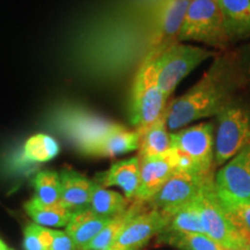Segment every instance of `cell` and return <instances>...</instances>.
<instances>
[{"label": "cell", "mask_w": 250, "mask_h": 250, "mask_svg": "<svg viewBox=\"0 0 250 250\" xmlns=\"http://www.w3.org/2000/svg\"><path fill=\"white\" fill-rule=\"evenodd\" d=\"M168 98L159 87L154 58L146 56L134 79L130 102V122L140 136L165 115Z\"/></svg>", "instance_id": "obj_3"}, {"label": "cell", "mask_w": 250, "mask_h": 250, "mask_svg": "<svg viewBox=\"0 0 250 250\" xmlns=\"http://www.w3.org/2000/svg\"><path fill=\"white\" fill-rule=\"evenodd\" d=\"M248 250H250V248H249V249H248Z\"/></svg>", "instance_id": "obj_35"}, {"label": "cell", "mask_w": 250, "mask_h": 250, "mask_svg": "<svg viewBox=\"0 0 250 250\" xmlns=\"http://www.w3.org/2000/svg\"><path fill=\"white\" fill-rule=\"evenodd\" d=\"M61 152L59 144L54 137L45 133H36L24 142L21 151L15 155L13 165L15 167H28V166L48 162Z\"/></svg>", "instance_id": "obj_17"}, {"label": "cell", "mask_w": 250, "mask_h": 250, "mask_svg": "<svg viewBox=\"0 0 250 250\" xmlns=\"http://www.w3.org/2000/svg\"><path fill=\"white\" fill-rule=\"evenodd\" d=\"M52 234L49 228L30 224L24 229L23 246L26 250H50Z\"/></svg>", "instance_id": "obj_28"}, {"label": "cell", "mask_w": 250, "mask_h": 250, "mask_svg": "<svg viewBox=\"0 0 250 250\" xmlns=\"http://www.w3.org/2000/svg\"><path fill=\"white\" fill-rule=\"evenodd\" d=\"M199 42L219 52L230 44L217 0H191L181 29L179 42Z\"/></svg>", "instance_id": "obj_4"}, {"label": "cell", "mask_w": 250, "mask_h": 250, "mask_svg": "<svg viewBox=\"0 0 250 250\" xmlns=\"http://www.w3.org/2000/svg\"><path fill=\"white\" fill-rule=\"evenodd\" d=\"M147 206V203L137 201L133 199L126 211H124L123 213L116 215L115 218L111 219V221L105 226L103 229L96 235L94 239L87 245L85 248L81 250H109L114 245V242L116 241L117 236L120 235L125 225L127 224V221L131 218L134 217L137 213H139L140 211Z\"/></svg>", "instance_id": "obj_20"}, {"label": "cell", "mask_w": 250, "mask_h": 250, "mask_svg": "<svg viewBox=\"0 0 250 250\" xmlns=\"http://www.w3.org/2000/svg\"><path fill=\"white\" fill-rule=\"evenodd\" d=\"M215 124L204 122L170 133L171 148L179 149L196 165L201 175H212L214 168Z\"/></svg>", "instance_id": "obj_7"}, {"label": "cell", "mask_w": 250, "mask_h": 250, "mask_svg": "<svg viewBox=\"0 0 250 250\" xmlns=\"http://www.w3.org/2000/svg\"><path fill=\"white\" fill-rule=\"evenodd\" d=\"M116 123L88 111L71 109L61 114L59 125L83 154L94 156L96 148Z\"/></svg>", "instance_id": "obj_8"}, {"label": "cell", "mask_w": 250, "mask_h": 250, "mask_svg": "<svg viewBox=\"0 0 250 250\" xmlns=\"http://www.w3.org/2000/svg\"><path fill=\"white\" fill-rule=\"evenodd\" d=\"M237 76L241 81L245 92L250 90V43L230 50Z\"/></svg>", "instance_id": "obj_29"}, {"label": "cell", "mask_w": 250, "mask_h": 250, "mask_svg": "<svg viewBox=\"0 0 250 250\" xmlns=\"http://www.w3.org/2000/svg\"><path fill=\"white\" fill-rule=\"evenodd\" d=\"M169 215L146 206L125 225L109 250H139L152 237L160 235L169 223Z\"/></svg>", "instance_id": "obj_12"}, {"label": "cell", "mask_w": 250, "mask_h": 250, "mask_svg": "<svg viewBox=\"0 0 250 250\" xmlns=\"http://www.w3.org/2000/svg\"><path fill=\"white\" fill-rule=\"evenodd\" d=\"M226 250H248V249H237V248H228Z\"/></svg>", "instance_id": "obj_32"}, {"label": "cell", "mask_w": 250, "mask_h": 250, "mask_svg": "<svg viewBox=\"0 0 250 250\" xmlns=\"http://www.w3.org/2000/svg\"><path fill=\"white\" fill-rule=\"evenodd\" d=\"M246 94H247V96H248V98H249V100H250V90H249V92H247Z\"/></svg>", "instance_id": "obj_33"}, {"label": "cell", "mask_w": 250, "mask_h": 250, "mask_svg": "<svg viewBox=\"0 0 250 250\" xmlns=\"http://www.w3.org/2000/svg\"><path fill=\"white\" fill-rule=\"evenodd\" d=\"M94 182L103 188L120 187L126 198L134 199L140 184V159L133 156L116 162L107 171L96 175Z\"/></svg>", "instance_id": "obj_14"}, {"label": "cell", "mask_w": 250, "mask_h": 250, "mask_svg": "<svg viewBox=\"0 0 250 250\" xmlns=\"http://www.w3.org/2000/svg\"><path fill=\"white\" fill-rule=\"evenodd\" d=\"M214 184L225 204L250 203V145L218 170Z\"/></svg>", "instance_id": "obj_11"}, {"label": "cell", "mask_w": 250, "mask_h": 250, "mask_svg": "<svg viewBox=\"0 0 250 250\" xmlns=\"http://www.w3.org/2000/svg\"><path fill=\"white\" fill-rule=\"evenodd\" d=\"M230 43L250 37V0H217Z\"/></svg>", "instance_id": "obj_16"}, {"label": "cell", "mask_w": 250, "mask_h": 250, "mask_svg": "<svg viewBox=\"0 0 250 250\" xmlns=\"http://www.w3.org/2000/svg\"><path fill=\"white\" fill-rule=\"evenodd\" d=\"M111 219L94 213L90 208L74 212L66 226V233L76 243L77 249L81 250L110 223Z\"/></svg>", "instance_id": "obj_18"}, {"label": "cell", "mask_w": 250, "mask_h": 250, "mask_svg": "<svg viewBox=\"0 0 250 250\" xmlns=\"http://www.w3.org/2000/svg\"><path fill=\"white\" fill-rule=\"evenodd\" d=\"M52 242L50 250H76V243L66 232L51 229Z\"/></svg>", "instance_id": "obj_30"}, {"label": "cell", "mask_w": 250, "mask_h": 250, "mask_svg": "<svg viewBox=\"0 0 250 250\" xmlns=\"http://www.w3.org/2000/svg\"><path fill=\"white\" fill-rule=\"evenodd\" d=\"M59 176L62 183V204L72 213L89 208L95 182L68 168L62 169Z\"/></svg>", "instance_id": "obj_15"}, {"label": "cell", "mask_w": 250, "mask_h": 250, "mask_svg": "<svg viewBox=\"0 0 250 250\" xmlns=\"http://www.w3.org/2000/svg\"><path fill=\"white\" fill-rule=\"evenodd\" d=\"M212 176L213 174L203 176L186 171H176L147 204L151 208L170 217L180 208L195 201L206 181Z\"/></svg>", "instance_id": "obj_9"}, {"label": "cell", "mask_w": 250, "mask_h": 250, "mask_svg": "<svg viewBox=\"0 0 250 250\" xmlns=\"http://www.w3.org/2000/svg\"><path fill=\"white\" fill-rule=\"evenodd\" d=\"M35 198L44 205L62 204L61 176L54 170H42L35 175L33 181Z\"/></svg>", "instance_id": "obj_25"}, {"label": "cell", "mask_w": 250, "mask_h": 250, "mask_svg": "<svg viewBox=\"0 0 250 250\" xmlns=\"http://www.w3.org/2000/svg\"><path fill=\"white\" fill-rule=\"evenodd\" d=\"M204 233V227H203V221L199 212L198 204H197V198L190 204L180 208L175 213L170 215L169 223L165 230L160 234V239L164 240L174 235H180V234H197Z\"/></svg>", "instance_id": "obj_21"}, {"label": "cell", "mask_w": 250, "mask_h": 250, "mask_svg": "<svg viewBox=\"0 0 250 250\" xmlns=\"http://www.w3.org/2000/svg\"><path fill=\"white\" fill-rule=\"evenodd\" d=\"M245 93L230 50L219 52L191 88L168 102L165 111L168 130L176 131L202 118L217 117Z\"/></svg>", "instance_id": "obj_1"}, {"label": "cell", "mask_w": 250, "mask_h": 250, "mask_svg": "<svg viewBox=\"0 0 250 250\" xmlns=\"http://www.w3.org/2000/svg\"><path fill=\"white\" fill-rule=\"evenodd\" d=\"M140 133L137 130H129L122 124H115L105 138L96 148L94 156L114 158L139 149Z\"/></svg>", "instance_id": "obj_19"}, {"label": "cell", "mask_w": 250, "mask_h": 250, "mask_svg": "<svg viewBox=\"0 0 250 250\" xmlns=\"http://www.w3.org/2000/svg\"><path fill=\"white\" fill-rule=\"evenodd\" d=\"M191 0H161L156 7L154 22L146 56L158 57L179 42L184 19Z\"/></svg>", "instance_id": "obj_10"}, {"label": "cell", "mask_w": 250, "mask_h": 250, "mask_svg": "<svg viewBox=\"0 0 250 250\" xmlns=\"http://www.w3.org/2000/svg\"><path fill=\"white\" fill-rule=\"evenodd\" d=\"M133 199H129L120 192L108 190L95 183L94 191L90 199L89 208L94 213L102 217L114 218L127 210Z\"/></svg>", "instance_id": "obj_23"}, {"label": "cell", "mask_w": 250, "mask_h": 250, "mask_svg": "<svg viewBox=\"0 0 250 250\" xmlns=\"http://www.w3.org/2000/svg\"><path fill=\"white\" fill-rule=\"evenodd\" d=\"M218 54L219 51L215 50L177 42L166 49L158 57H153L156 79L161 92L169 99L184 78L202 62L214 58Z\"/></svg>", "instance_id": "obj_5"}, {"label": "cell", "mask_w": 250, "mask_h": 250, "mask_svg": "<svg viewBox=\"0 0 250 250\" xmlns=\"http://www.w3.org/2000/svg\"><path fill=\"white\" fill-rule=\"evenodd\" d=\"M126 250H134V249H126Z\"/></svg>", "instance_id": "obj_34"}, {"label": "cell", "mask_w": 250, "mask_h": 250, "mask_svg": "<svg viewBox=\"0 0 250 250\" xmlns=\"http://www.w3.org/2000/svg\"><path fill=\"white\" fill-rule=\"evenodd\" d=\"M0 250H12V249L8 248V247L6 246L5 243L1 241V240H0Z\"/></svg>", "instance_id": "obj_31"}, {"label": "cell", "mask_w": 250, "mask_h": 250, "mask_svg": "<svg viewBox=\"0 0 250 250\" xmlns=\"http://www.w3.org/2000/svg\"><path fill=\"white\" fill-rule=\"evenodd\" d=\"M164 242L169 243L179 248L180 250H226L218 243L215 240L212 239L204 233L197 234H180L174 235L164 240Z\"/></svg>", "instance_id": "obj_26"}, {"label": "cell", "mask_w": 250, "mask_h": 250, "mask_svg": "<svg viewBox=\"0 0 250 250\" xmlns=\"http://www.w3.org/2000/svg\"><path fill=\"white\" fill-rule=\"evenodd\" d=\"M175 173L170 151L164 156L140 159V184L134 199L145 203L151 201Z\"/></svg>", "instance_id": "obj_13"}, {"label": "cell", "mask_w": 250, "mask_h": 250, "mask_svg": "<svg viewBox=\"0 0 250 250\" xmlns=\"http://www.w3.org/2000/svg\"><path fill=\"white\" fill-rule=\"evenodd\" d=\"M214 167H223L250 145V100L242 94L215 117Z\"/></svg>", "instance_id": "obj_2"}, {"label": "cell", "mask_w": 250, "mask_h": 250, "mask_svg": "<svg viewBox=\"0 0 250 250\" xmlns=\"http://www.w3.org/2000/svg\"><path fill=\"white\" fill-rule=\"evenodd\" d=\"M27 214L37 225L51 227H66L72 218V212L62 204L44 205L31 198L24 204Z\"/></svg>", "instance_id": "obj_24"}, {"label": "cell", "mask_w": 250, "mask_h": 250, "mask_svg": "<svg viewBox=\"0 0 250 250\" xmlns=\"http://www.w3.org/2000/svg\"><path fill=\"white\" fill-rule=\"evenodd\" d=\"M203 227L206 235L215 240L225 248L249 249L250 245L234 226L221 204L214 184V176L206 181L197 197Z\"/></svg>", "instance_id": "obj_6"}, {"label": "cell", "mask_w": 250, "mask_h": 250, "mask_svg": "<svg viewBox=\"0 0 250 250\" xmlns=\"http://www.w3.org/2000/svg\"><path fill=\"white\" fill-rule=\"evenodd\" d=\"M170 148V133L168 132L167 122L164 115L140 136L138 156L139 159L158 158L167 154Z\"/></svg>", "instance_id": "obj_22"}, {"label": "cell", "mask_w": 250, "mask_h": 250, "mask_svg": "<svg viewBox=\"0 0 250 250\" xmlns=\"http://www.w3.org/2000/svg\"><path fill=\"white\" fill-rule=\"evenodd\" d=\"M225 211L234 226L250 245V203H232L225 204L221 202Z\"/></svg>", "instance_id": "obj_27"}]
</instances>
